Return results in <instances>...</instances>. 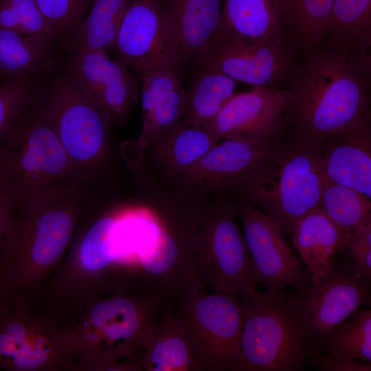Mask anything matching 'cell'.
Here are the masks:
<instances>
[{
	"instance_id": "cell-1",
	"label": "cell",
	"mask_w": 371,
	"mask_h": 371,
	"mask_svg": "<svg viewBox=\"0 0 371 371\" xmlns=\"http://www.w3.org/2000/svg\"><path fill=\"white\" fill-rule=\"evenodd\" d=\"M118 216L105 213L80 229L78 225L62 262L38 295L43 298L39 311L56 324L68 322L93 299L153 293L120 229Z\"/></svg>"
},
{
	"instance_id": "cell-2",
	"label": "cell",
	"mask_w": 371,
	"mask_h": 371,
	"mask_svg": "<svg viewBox=\"0 0 371 371\" xmlns=\"http://www.w3.org/2000/svg\"><path fill=\"white\" fill-rule=\"evenodd\" d=\"M86 202L85 184L75 181L18 214L0 249V302L34 308L67 253Z\"/></svg>"
},
{
	"instance_id": "cell-3",
	"label": "cell",
	"mask_w": 371,
	"mask_h": 371,
	"mask_svg": "<svg viewBox=\"0 0 371 371\" xmlns=\"http://www.w3.org/2000/svg\"><path fill=\"white\" fill-rule=\"evenodd\" d=\"M370 82L343 52L323 45L311 52L287 89L289 129L320 147L370 115Z\"/></svg>"
},
{
	"instance_id": "cell-4",
	"label": "cell",
	"mask_w": 371,
	"mask_h": 371,
	"mask_svg": "<svg viewBox=\"0 0 371 371\" xmlns=\"http://www.w3.org/2000/svg\"><path fill=\"white\" fill-rule=\"evenodd\" d=\"M169 307L157 293L88 302L59 325L76 370L143 371L137 352L153 322Z\"/></svg>"
},
{
	"instance_id": "cell-5",
	"label": "cell",
	"mask_w": 371,
	"mask_h": 371,
	"mask_svg": "<svg viewBox=\"0 0 371 371\" xmlns=\"http://www.w3.org/2000/svg\"><path fill=\"white\" fill-rule=\"evenodd\" d=\"M288 131L232 188L291 236L295 223L319 207L324 177L320 147Z\"/></svg>"
},
{
	"instance_id": "cell-6",
	"label": "cell",
	"mask_w": 371,
	"mask_h": 371,
	"mask_svg": "<svg viewBox=\"0 0 371 371\" xmlns=\"http://www.w3.org/2000/svg\"><path fill=\"white\" fill-rule=\"evenodd\" d=\"M75 181H79L38 95L0 143V192L18 215Z\"/></svg>"
},
{
	"instance_id": "cell-7",
	"label": "cell",
	"mask_w": 371,
	"mask_h": 371,
	"mask_svg": "<svg viewBox=\"0 0 371 371\" xmlns=\"http://www.w3.org/2000/svg\"><path fill=\"white\" fill-rule=\"evenodd\" d=\"M236 371H304L313 350L305 317L291 295L256 290L243 295Z\"/></svg>"
},
{
	"instance_id": "cell-8",
	"label": "cell",
	"mask_w": 371,
	"mask_h": 371,
	"mask_svg": "<svg viewBox=\"0 0 371 371\" xmlns=\"http://www.w3.org/2000/svg\"><path fill=\"white\" fill-rule=\"evenodd\" d=\"M78 181L85 183L106 153L112 123L61 61L39 94Z\"/></svg>"
},
{
	"instance_id": "cell-9",
	"label": "cell",
	"mask_w": 371,
	"mask_h": 371,
	"mask_svg": "<svg viewBox=\"0 0 371 371\" xmlns=\"http://www.w3.org/2000/svg\"><path fill=\"white\" fill-rule=\"evenodd\" d=\"M236 214L237 205L223 199L201 212L194 241L196 271L202 288L243 295L258 285Z\"/></svg>"
},
{
	"instance_id": "cell-10",
	"label": "cell",
	"mask_w": 371,
	"mask_h": 371,
	"mask_svg": "<svg viewBox=\"0 0 371 371\" xmlns=\"http://www.w3.org/2000/svg\"><path fill=\"white\" fill-rule=\"evenodd\" d=\"M172 311L202 371H236L243 318L241 295L196 290Z\"/></svg>"
},
{
	"instance_id": "cell-11",
	"label": "cell",
	"mask_w": 371,
	"mask_h": 371,
	"mask_svg": "<svg viewBox=\"0 0 371 371\" xmlns=\"http://www.w3.org/2000/svg\"><path fill=\"white\" fill-rule=\"evenodd\" d=\"M0 369L76 370L61 328L25 304L0 302Z\"/></svg>"
},
{
	"instance_id": "cell-12",
	"label": "cell",
	"mask_w": 371,
	"mask_h": 371,
	"mask_svg": "<svg viewBox=\"0 0 371 371\" xmlns=\"http://www.w3.org/2000/svg\"><path fill=\"white\" fill-rule=\"evenodd\" d=\"M112 49L139 81L157 69L179 74L181 67L161 0H131Z\"/></svg>"
},
{
	"instance_id": "cell-13",
	"label": "cell",
	"mask_w": 371,
	"mask_h": 371,
	"mask_svg": "<svg viewBox=\"0 0 371 371\" xmlns=\"http://www.w3.org/2000/svg\"><path fill=\"white\" fill-rule=\"evenodd\" d=\"M201 68L254 87L288 89L299 67L286 43L212 40L194 66Z\"/></svg>"
},
{
	"instance_id": "cell-14",
	"label": "cell",
	"mask_w": 371,
	"mask_h": 371,
	"mask_svg": "<svg viewBox=\"0 0 371 371\" xmlns=\"http://www.w3.org/2000/svg\"><path fill=\"white\" fill-rule=\"evenodd\" d=\"M237 208L257 284L267 291H281L286 286L301 289L312 285L308 271L302 269L279 226L242 196Z\"/></svg>"
},
{
	"instance_id": "cell-15",
	"label": "cell",
	"mask_w": 371,
	"mask_h": 371,
	"mask_svg": "<svg viewBox=\"0 0 371 371\" xmlns=\"http://www.w3.org/2000/svg\"><path fill=\"white\" fill-rule=\"evenodd\" d=\"M295 290L291 296L305 317L316 351H322L337 326L371 300L370 282L341 261L320 283Z\"/></svg>"
},
{
	"instance_id": "cell-16",
	"label": "cell",
	"mask_w": 371,
	"mask_h": 371,
	"mask_svg": "<svg viewBox=\"0 0 371 371\" xmlns=\"http://www.w3.org/2000/svg\"><path fill=\"white\" fill-rule=\"evenodd\" d=\"M62 62L113 126L127 122L141 91L139 80L127 65L99 49L71 51Z\"/></svg>"
},
{
	"instance_id": "cell-17",
	"label": "cell",
	"mask_w": 371,
	"mask_h": 371,
	"mask_svg": "<svg viewBox=\"0 0 371 371\" xmlns=\"http://www.w3.org/2000/svg\"><path fill=\"white\" fill-rule=\"evenodd\" d=\"M287 89L255 86L235 93L203 128L218 139L245 137L273 140L289 129Z\"/></svg>"
},
{
	"instance_id": "cell-18",
	"label": "cell",
	"mask_w": 371,
	"mask_h": 371,
	"mask_svg": "<svg viewBox=\"0 0 371 371\" xmlns=\"http://www.w3.org/2000/svg\"><path fill=\"white\" fill-rule=\"evenodd\" d=\"M273 140L262 141L245 137L223 139L175 179L191 197L232 188Z\"/></svg>"
},
{
	"instance_id": "cell-19",
	"label": "cell",
	"mask_w": 371,
	"mask_h": 371,
	"mask_svg": "<svg viewBox=\"0 0 371 371\" xmlns=\"http://www.w3.org/2000/svg\"><path fill=\"white\" fill-rule=\"evenodd\" d=\"M323 177L371 199V116L320 146Z\"/></svg>"
},
{
	"instance_id": "cell-20",
	"label": "cell",
	"mask_w": 371,
	"mask_h": 371,
	"mask_svg": "<svg viewBox=\"0 0 371 371\" xmlns=\"http://www.w3.org/2000/svg\"><path fill=\"white\" fill-rule=\"evenodd\" d=\"M288 35L282 0H223L212 40L286 43Z\"/></svg>"
},
{
	"instance_id": "cell-21",
	"label": "cell",
	"mask_w": 371,
	"mask_h": 371,
	"mask_svg": "<svg viewBox=\"0 0 371 371\" xmlns=\"http://www.w3.org/2000/svg\"><path fill=\"white\" fill-rule=\"evenodd\" d=\"M181 66H192L205 50L221 19L223 0H161Z\"/></svg>"
},
{
	"instance_id": "cell-22",
	"label": "cell",
	"mask_w": 371,
	"mask_h": 371,
	"mask_svg": "<svg viewBox=\"0 0 371 371\" xmlns=\"http://www.w3.org/2000/svg\"><path fill=\"white\" fill-rule=\"evenodd\" d=\"M350 230L331 221L319 208L305 215L294 225L292 243L306 266L312 284L320 283L333 270L334 257L346 245Z\"/></svg>"
},
{
	"instance_id": "cell-23",
	"label": "cell",
	"mask_w": 371,
	"mask_h": 371,
	"mask_svg": "<svg viewBox=\"0 0 371 371\" xmlns=\"http://www.w3.org/2000/svg\"><path fill=\"white\" fill-rule=\"evenodd\" d=\"M179 75L157 69L140 80L142 128L137 144L142 148L181 120L186 92Z\"/></svg>"
},
{
	"instance_id": "cell-24",
	"label": "cell",
	"mask_w": 371,
	"mask_h": 371,
	"mask_svg": "<svg viewBox=\"0 0 371 371\" xmlns=\"http://www.w3.org/2000/svg\"><path fill=\"white\" fill-rule=\"evenodd\" d=\"M139 362L144 371H202L172 307L153 322L139 351Z\"/></svg>"
},
{
	"instance_id": "cell-25",
	"label": "cell",
	"mask_w": 371,
	"mask_h": 371,
	"mask_svg": "<svg viewBox=\"0 0 371 371\" xmlns=\"http://www.w3.org/2000/svg\"><path fill=\"white\" fill-rule=\"evenodd\" d=\"M325 39L370 76L371 0H333Z\"/></svg>"
},
{
	"instance_id": "cell-26",
	"label": "cell",
	"mask_w": 371,
	"mask_h": 371,
	"mask_svg": "<svg viewBox=\"0 0 371 371\" xmlns=\"http://www.w3.org/2000/svg\"><path fill=\"white\" fill-rule=\"evenodd\" d=\"M61 60L62 55L54 44L0 28V82L49 74Z\"/></svg>"
},
{
	"instance_id": "cell-27",
	"label": "cell",
	"mask_w": 371,
	"mask_h": 371,
	"mask_svg": "<svg viewBox=\"0 0 371 371\" xmlns=\"http://www.w3.org/2000/svg\"><path fill=\"white\" fill-rule=\"evenodd\" d=\"M219 141L203 127L188 125L179 120L146 147L150 148L159 168L176 179Z\"/></svg>"
},
{
	"instance_id": "cell-28",
	"label": "cell",
	"mask_w": 371,
	"mask_h": 371,
	"mask_svg": "<svg viewBox=\"0 0 371 371\" xmlns=\"http://www.w3.org/2000/svg\"><path fill=\"white\" fill-rule=\"evenodd\" d=\"M196 71L185 89V106L181 120L188 125L203 127L236 93L237 82L214 69Z\"/></svg>"
},
{
	"instance_id": "cell-29",
	"label": "cell",
	"mask_w": 371,
	"mask_h": 371,
	"mask_svg": "<svg viewBox=\"0 0 371 371\" xmlns=\"http://www.w3.org/2000/svg\"><path fill=\"white\" fill-rule=\"evenodd\" d=\"M131 0H93L65 54L75 50H106L114 41Z\"/></svg>"
},
{
	"instance_id": "cell-30",
	"label": "cell",
	"mask_w": 371,
	"mask_h": 371,
	"mask_svg": "<svg viewBox=\"0 0 371 371\" xmlns=\"http://www.w3.org/2000/svg\"><path fill=\"white\" fill-rule=\"evenodd\" d=\"M333 0H282L289 34L310 53L323 45Z\"/></svg>"
},
{
	"instance_id": "cell-31",
	"label": "cell",
	"mask_w": 371,
	"mask_h": 371,
	"mask_svg": "<svg viewBox=\"0 0 371 371\" xmlns=\"http://www.w3.org/2000/svg\"><path fill=\"white\" fill-rule=\"evenodd\" d=\"M319 208L335 224L347 230L371 225L370 199L324 178Z\"/></svg>"
},
{
	"instance_id": "cell-32",
	"label": "cell",
	"mask_w": 371,
	"mask_h": 371,
	"mask_svg": "<svg viewBox=\"0 0 371 371\" xmlns=\"http://www.w3.org/2000/svg\"><path fill=\"white\" fill-rule=\"evenodd\" d=\"M337 326L322 351L346 360L371 363V311L361 308Z\"/></svg>"
},
{
	"instance_id": "cell-33",
	"label": "cell",
	"mask_w": 371,
	"mask_h": 371,
	"mask_svg": "<svg viewBox=\"0 0 371 371\" xmlns=\"http://www.w3.org/2000/svg\"><path fill=\"white\" fill-rule=\"evenodd\" d=\"M0 28L15 30L56 46L53 29L36 0H3L0 3Z\"/></svg>"
},
{
	"instance_id": "cell-34",
	"label": "cell",
	"mask_w": 371,
	"mask_h": 371,
	"mask_svg": "<svg viewBox=\"0 0 371 371\" xmlns=\"http://www.w3.org/2000/svg\"><path fill=\"white\" fill-rule=\"evenodd\" d=\"M49 74L0 82V143L14 120L38 98Z\"/></svg>"
},
{
	"instance_id": "cell-35",
	"label": "cell",
	"mask_w": 371,
	"mask_h": 371,
	"mask_svg": "<svg viewBox=\"0 0 371 371\" xmlns=\"http://www.w3.org/2000/svg\"><path fill=\"white\" fill-rule=\"evenodd\" d=\"M93 0H36L50 23L56 46L63 55Z\"/></svg>"
},
{
	"instance_id": "cell-36",
	"label": "cell",
	"mask_w": 371,
	"mask_h": 371,
	"mask_svg": "<svg viewBox=\"0 0 371 371\" xmlns=\"http://www.w3.org/2000/svg\"><path fill=\"white\" fill-rule=\"evenodd\" d=\"M341 262L362 280L371 282V225L350 231Z\"/></svg>"
},
{
	"instance_id": "cell-37",
	"label": "cell",
	"mask_w": 371,
	"mask_h": 371,
	"mask_svg": "<svg viewBox=\"0 0 371 371\" xmlns=\"http://www.w3.org/2000/svg\"><path fill=\"white\" fill-rule=\"evenodd\" d=\"M308 366L318 371H370L371 363L346 360L323 351L313 350Z\"/></svg>"
},
{
	"instance_id": "cell-38",
	"label": "cell",
	"mask_w": 371,
	"mask_h": 371,
	"mask_svg": "<svg viewBox=\"0 0 371 371\" xmlns=\"http://www.w3.org/2000/svg\"><path fill=\"white\" fill-rule=\"evenodd\" d=\"M16 222V214L0 192V249L13 232Z\"/></svg>"
},
{
	"instance_id": "cell-39",
	"label": "cell",
	"mask_w": 371,
	"mask_h": 371,
	"mask_svg": "<svg viewBox=\"0 0 371 371\" xmlns=\"http://www.w3.org/2000/svg\"><path fill=\"white\" fill-rule=\"evenodd\" d=\"M3 0H0V3L3 1Z\"/></svg>"
}]
</instances>
